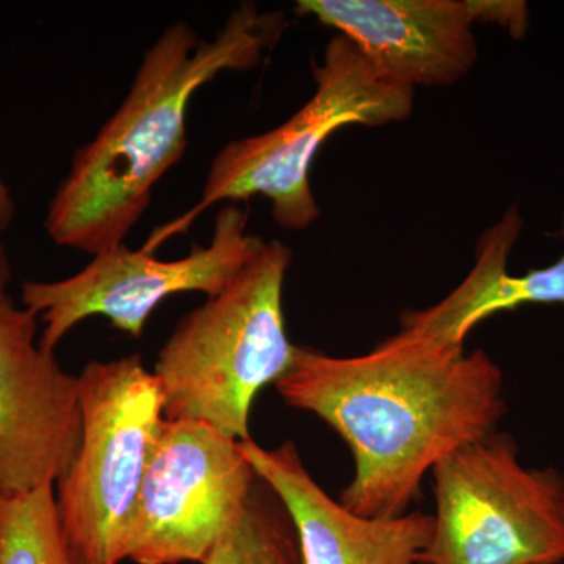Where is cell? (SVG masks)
I'll return each mask as SVG.
<instances>
[{"instance_id":"1","label":"cell","mask_w":564,"mask_h":564,"mask_svg":"<svg viewBox=\"0 0 564 564\" xmlns=\"http://www.w3.org/2000/svg\"><path fill=\"white\" fill-rule=\"evenodd\" d=\"M274 386L348 445L355 475L340 502L366 518L408 513L426 473L492 434L505 414L503 373L484 350L404 326L352 358L296 347Z\"/></svg>"},{"instance_id":"2","label":"cell","mask_w":564,"mask_h":564,"mask_svg":"<svg viewBox=\"0 0 564 564\" xmlns=\"http://www.w3.org/2000/svg\"><path fill=\"white\" fill-rule=\"evenodd\" d=\"M284 29L281 13L252 2L234 10L215 39H199L185 21L169 25L144 52L124 101L74 152L44 218L52 242L91 256L124 243L187 151L195 93L226 70L256 68Z\"/></svg>"},{"instance_id":"3","label":"cell","mask_w":564,"mask_h":564,"mask_svg":"<svg viewBox=\"0 0 564 564\" xmlns=\"http://www.w3.org/2000/svg\"><path fill=\"white\" fill-rule=\"evenodd\" d=\"M291 262L280 240L263 245L218 295L181 318L154 367L165 419L250 440L256 397L289 372L299 347L282 313Z\"/></svg>"},{"instance_id":"4","label":"cell","mask_w":564,"mask_h":564,"mask_svg":"<svg viewBox=\"0 0 564 564\" xmlns=\"http://www.w3.org/2000/svg\"><path fill=\"white\" fill-rule=\"evenodd\" d=\"M315 93L302 109L272 131L225 144L215 155L202 199L187 214L152 234L143 250L154 252L174 234L187 231L218 203L263 196L281 228L303 231L321 217L310 172L326 140L345 126H384L408 120L414 90L386 80L362 52L337 33L314 63Z\"/></svg>"},{"instance_id":"5","label":"cell","mask_w":564,"mask_h":564,"mask_svg":"<svg viewBox=\"0 0 564 564\" xmlns=\"http://www.w3.org/2000/svg\"><path fill=\"white\" fill-rule=\"evenodd\" d=\"M79 377L82 440L55 485L58 518L79 564H121L158 443L163 395L139 355L91 361Z\"/></svg>"},{"instance_id":"6","label":"cell","mask_w":564,"mask_h":564,"mask_svg":"<svg viewBox=\"0 0 564 564\" xmlns=\"http://www.w3.org/2000/svg\"><path fill=\"white\" fill-rule=\"evenodd\" d=\"M432 475L434 529L417 564L564 562V478L525 467L507 434L464 445Z\"/></svg>"},{"instance_id":"7","label":"cell","mask_w":564,"mask_h":564,"mask_svg":"<svg viewBox=\"0 0 564 564\" xmlns=\"http://www.w3.org/2000/svg\"><path fill=\"white\" fill-rule=\"evenodd\" d=\"M263 240L248 232V210L226 203L215 217L207 247L162 261L126 243L93 256L79 273L58 281H25L22 307L43 322L40 345L54 351L80 322L102 315L113 328L140 337L151 314L170 296L185 292L218 295L262 250Z\"/></svg>"},{"instance_id":"8","label":"cell","mask_w":564,"mask_h":564,"mask_svg":"<svg viewBox=\"0 0 564 564\" xmlns=\"http://www.w3.org/2000/svg\"><path fill=\"white\" fill-rule=\"evenodd\" d=\"M237 444L206 423L162 422L129 530L126 560L203 564L250 502L258 478Z\"/></svg>"},{"instance_id":"9","label":"cell","mask_w":564,"mask_h":564,"mask_svg":"<svg viewBox=\"0 0 564 564\" xmlns=\"http://www.w3.org/2000/svg\"><path fill=\"white\" fill-rule=\"evenodd\" d=\"M36 322L0 307V496L55 488L80 445L79 377L41 347Z\"/></svg>"},{"instance_id":"10","label":"cell","mask_w":564,"mask_h":564,"mask_svg":"<svg viewBox=\"0 0 564 564\" xmlns=\"http://www.w3.org/2000/svg\"><path fill=\"white\" fill-rule=\"evenodd\" d=\"M295 11L336 29L399 87H447L478 61L467 0H300Z\"/></svg>"},{"instance_id":"11","label":"cell","mask_w":564,"mask_h":564,"mask_svg":"<svg viewBox=\"0 0 564 564\" xmlns=\"http://www.w3.org/2000/svg\"><path fill=\"white\" fill-rule=\"evenodd\" d=\"M237 445L291 518L302 564H417L432 540L433 514L366 518L336 502L307 473L292 443L265 448L250 437Z\"/></svg>"},{"instance_id":"12","label":"cell","mask_w":564,"mask_h":564,"mask_svg":"<svg viewBox=\"0 0 564 564\" xmlns=\"http://www.w3.org/2000/svg\"><path fill=\"white\" fill-rule=\"evenodd\" d=\"M522 225L518 207L511 206L478 240L473 270L462 284L440 303L404 313L402 326L440 343L464 347L475 326L492 315L525 304L564 303V252L544 269L525 274L508 272V258L518 243ZM560 234L564 237V212Z\"/></svg>"},{"instance_id":"13","label":"cell","mask_w":564,"mask_h":564,"mask_svg":"<svg viewBox=\"0 0 564 564\" xmlns=\"http://www.w3.org/2000/svg\"><path fill=\"white\" fill-rule=\"evenodd\" d=\"M0 564H79L63 533L54 486L0 496Z\"/></svg>"},{"instance_id":"14","label":"cell","mask_w":564,"mask_h":564,"mask_svg":"<svg viewBox=\"0 0 564 564\" xmlns=\"http://www.w3.org/2000/svg\"><path fill=\"white\" fill-rule=\"evenodd\" d=\"M203 564H302V558L288 527L252 494Z\"/></svg>"},{"instance_id":"15","label":"cell","mask_w":564,"mask_h":564,"mask_svg":"<svg viewBox=\"0 0 564 564\" xmlns=\"http://www.w3.org/2000/svg\"><path fill=\"white\" fill-rule=\"evenodd\" d=\"M474 22L499 25L513 39H522L530 29V10L522 0H467Z\"/></svg>"},{"instance_id":"16","label":"cell","mask_w":564,"mask_h":564,"mask_svg":"<svg viewBox=\"0 0 564 564\" xmlns=\"http://www.w3.org/2000/svg\"><path fill=\"white\" fill-rule=\"evenodd\" d=\"M14 218V202L13 195L9 185L0 177V307L9 306L11 299L7 288L11 280V270L9 258H7L6 245H3V234L10 228Z\"/></svg>"},{"instance_id":"17","label":"cell","mask_w":564,"mask_h":564,"mask_svg":"<svg viewBox=\"0 0 564 564\" xmlns=\"http://www.w3.org/2000/svg\"><path fill=\"white\" fill-rule=\"evenodd\" d=\"M543 564H564V562H551V563H543Z\"/></svg>"}]
</instances>
